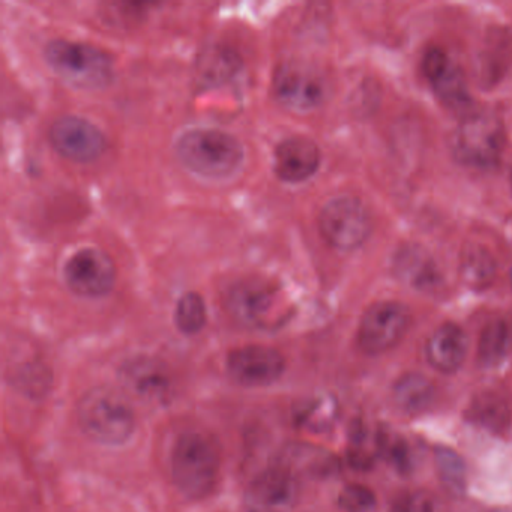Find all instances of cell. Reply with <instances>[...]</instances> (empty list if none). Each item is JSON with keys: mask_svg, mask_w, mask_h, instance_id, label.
Instances as JSON below:
<instances>
[{"mask_svg": "<svg viewBox=\"0 0 512 512\" xmlns=\"http://www.w3.org/2000/svg\"><path fill=\"white\" fill-rule=\"evenodd\" d=\"M172 479L182 496L202 500L211 496L220 478V449L214 437L202 431H187L172 452Z\"/></svg>", "mask_w": 512, "mask_h": 512, "instance_id": "obj_1", "label": "cell"}, {"mask_svg": "<svg viewBox=\"0 0 512 512\" xmlns=\"http://www.w3.org/2000/svg\"><path fill=\"white\" fill-rule=\"evenodd\" d=\"M77 419L83 433L101 445H122L136 430L130 398L109 386H97L83 395L77 406Z\"/></svg>", "mask_w": 512, "mask_h": 512, "instance_id": "obj_2", "label": "cell"}, {"mask_svg": "<svg viewBox=\"0 0 512 512\" xmlns=\"http://www.w3.org/2000/svg\"><path fill=\"white\" fill-rule=\"evenodd\" d=\"M176 155L196 175L220 179L239 169L244 160V148L232 134L214 128H194L179 137Z\"/></svg>", "mask_w": 512, "mask_h": 512, "instance_id": "obj_3", "label": "cell"}, {"mask_svg": "<svg viewBox=\"0 0 512 512\" xmlns=\"http://www.w3.org/2000/svg\"><path fill=\"white\" fill-rule=\"evenodd\" d=\"M44 56L62 79L79 88H103L113 77L112 56L92 44L56 38L47 43Z\"/></svg>", "mask_w": 512, "mask_h": 512, "instance_id": "obj_4", "label": "cell"}, {"mask_svg": "<svg viewBox=\"0 0 512 512\" xmlns=\"http://www.w3.org/2000/svg\"><path fill=\"white\" fill-rule=\"evenodd\" d=\"M452 154L464 166L491 169L497 166L505 148L502 122L490 113H472L455 130Z\"/></svg>", "mask_w": 512, "mask_h": 512, "instance_id": "obj_5", "label": "cell"}, {"mask_svg": "<svg viewBox=\"0 0 512 512\" xmlns=\"http://www.w3.org/2000/svg\"><path fill=\"white\" fill-rule=\"evenodd\" d=\"M319 229L325 241L337 250H355L370 236L373 223L367 206L352 196H340L323 206Z\"/></svg>", "mask_w": 512, "mask_h": 512, "instance_id": "obj_6", "label": "cell"}, {"mask_svg": "<svg viewBox=\"0 0 512 512\" xmlns=\"http://www.w3.org/2000/svg\"><path fill=\"white\" fill-rule=\"evenodd\" d=\"M412 322V314L400 302L385 301L371 305L358 326L356 343L368 356H379L400 344Z\"/></svg>", "mask_w": 512, "mask_h": 512, "instance_id": "obj_7", "label": "cell"}, {"mask_svg": "<svg viewBox=\"0 0 512 512\" xmlns=\"http://www.w3.org/2000/svg\"><path fill=\"white\" fill-rule=\"evenodd\" d=\"M281 301L277 281L265 277H248L230 287L226 296L227 311L242 325L265 328Z\"/></svg>", "mask_w": 512, "mask_h": 512, "instance_id": "obj_8", "label": "cell"}, {"mask_svg": "<svg viewBox=\"0 0 512 512\" xmlns=\"http://www.w3.org/2000/svg\"><path fill=\"white\" fill-rule=\"evenodd\" d=\"M299 496L298 476L277 463L248 484L244 508L247 512H290L298 505Z\"/></svg>", "mask_w": 512, "mask_h": 512, "instance_id": "obj_9", "label": "cell"}, {"mask_svg": "<svg viewBox=\"0 0 512 512\" xmlns=\"http://www.w3.org/2000/svg\"><path fill=\"white\" fill-rule=\"evenodd\" d=\"M49 140L59 155L76 163L97 160L107 148L103 131L88 119L74 115L61 116L53 121Z\"/></svg>", "mask_w": 512, "mask_h": 512, "instance_id": "obj_10", "label": "cell"}, {"mask_svg": "<svg viewBox=\"0 0 512 512\" xmlns=\"http://www.w3.org/2000/svg\"><path fill=\"white\" fill-rule=\"evenodd\" d=\"M64 278L71 292L86 298H98L112 290L116 266L112 257L98 248L77 250L64 266Z\"/></svg>", "mask_w": 512, "mask_h": 512, "instance_id": "obj_11", "label": "cell"}, {"mask_svg": "<svg viewBox=\"0 0 512 512\" xmlns=\"http://www.w3.org/2000/svg\"><path fill=\"white\" fill-rule=\"evenodd\" d=\"M272 89L275 100L290 110L316 109L326 95L325 82L319 73L308 65L293 61L278 65Z\"/></svg>", "mask_w": 512, "mask_h": 512, "instance_id": "obj_12", "label": "cell"}, {"mask_svg": "<svg viewBox=\"0 0 512 512\" xmlns=\"http://www.w3.org/2000/svg\"><path fill=\"white\" fill-rule=\"evenodd\" d=\"M226 368L230 379L238 385L263 388L283 376L286 361L274 347L250 344L232 350L227 356Z\"/></svg>", "mask_w": 512, "mask_h": 512, "instance_id": "obj_13", "label": "cell"}, {"mask_svg": "<svg viewBox=\"0 0 512 512\" xmlns=\"http://www.w3.org/2000/svg\"><path fill=\"white\" fill-rule=\"evenodd\" d=\"M119 380L124 391L142 403H167L173 391L166 365L148 356L125 362L119 370Z\"/></svg>", "mask_w": 512, "mask_h": 512, "instance_id": "obj_14", "label": "cell"}, {"mask_svg": "<svg viewBox=\"0 0 512 512\" xmlns=\"http://www.w3.org/2000/svg\"><path fill=\"white\" fill-rule=\"evenodd\" d=\"M320 166V149L305 136L281 140L274 151L275 175L284 182H302L314 175Z\"/></svg>", "mask_w": 512, "mask_h": 512, "instance_id": "obj_15", "label": "cell"}, {"mask_svg": "<svg viewBox=\"0 0 512 512\" xmlns=\"http://www.w3.org/2000/svg\"><path fill=\"white\" fill-rule=\"evenodd\" d=\"M469 350V338L455 323H443L428 338L425 356L428 364L443 374H452L463 367Z\"/></svg>", "mask_w": 512, "mask_h": 512, "instance_id": "obj_16", "label": "cell"}, {"mask_svg": "<svg viewBox=\"0 0 512 512\" xmlns=\"http://www.w3.org/2000/svg\"><path fill=\"white\" fill-rule=\"evenodd\" d=\"M512 353V319L497 316L488 320L479 334L476 361L481 368L499 367Z\"/></svg>", "mask_w": 512, "mask_h": 512, "instance_id": "obj_17", "label": "cell"}, {"mask_svg": "<svg viewBox=\"0 0 512 512\" xmlns=\"http://www.w3.org/2000/svg\"><path fill=\"white\" fill-rule=\"evenodd\" d=\"M436 386L421 373H406L392 386V401L406 415H421L433 406Z\"/></svg>", "mask_w": 512, "mask_h": 512, "instance_id": "obj_18", "label": "cell"}, {"mask_svg": "<svg viewBox=\"0 0 512 512\" xmlns=\"http://www.w3.org/2000/svg\"><path fill=\"white\" fill-rule=\"evenodd\" d=\"M467 419L494 434H502L511 427L512 410L508 401L496 392L482 391L470 400Z\"/></svg>", "mask_w": 512, "mask_h": 512, "instance_id": "obj_19", "label": "cell"}, {"mask_svg": "<svg viewBox=\"0 0 512 512\" xmlns=\"http://www.w3.org/2000/svg\"><path fill=\"white\" fill-rule=\"evenodd\" d=\"M278 464L289 469L298 478L299 476L323 478L331 475L337 467L331 454L313 446H296V448L287 449L281 455Z\"/></svg>", "mask_w": 512, "mask_h": 512, "instance_id": "obj_20", "label": "cell"}, {"mask_svg": "<svg viewBox=\"0 0 512 512\" xmlns=\"http://www.w3.org/2000/svg\"><path fill=\"white\" fill-rule=\"evenodd\" d=\"M238 55L226 47H212L197 64V77L203 86H215L229 80L239 70Z\"/></svg>", "mask_w": 512, "mask_h": 512, "instance_id": "obj_21", "label": "cell"}, {"mask_svg": "<svg viewBox=\"0 0 512 512\" xmlns=\"http://www.w3.org/2000/svg\"><path fill=\"white\" fill-rule=\"evenodd\" d=\"M434 466L443 488L455 497L466 493L467 469L463 458L454 449L439 446L434 451Z\"/></svg>", "mask_w": 512, "mask_h": 512, "instance_id": "obj_22", "label": "cell"}, {"mask_svg": "<svg viewBox=\"0 0 512 512\" xmlns=\"http://www.w3.org/2000/svg\"><path fill=\"white\" fill-rule=\"evenodd\" d=\"M461 277L469 286L485 287L496 277V262L485 248L470 245L461 254Z\"/></svg>", "mask_w": 512, "mask_h": 512, "instance_id": "obj_23", "label": "cell"}, {"mask_svg": "<svg viewBox=\"0 0 512 512\" xmlns=\"http://www.w3.org/2000/svg\"><path fill=\"white\" fill-rule=\"evenodd\" d=\"M436 89L437 97L443 104L454 112H464L469 109L472 98L467 89L466 80L457 65L452 64L436 82L431 83Z\"/></svg>", "mask_w": 512, "mask_h": 512, "instance_id": "obj_24", "label": "cell"}, {"mask_svg": "<svg viewBox=\"0 0 512 512\" xmlns=\"http://www.w3.org/2000/svg\"><path fill=\"white\" fill-rule=\"evenodd\" d=\"M398 274L415 287H430L437 281L436 269L425 253L415 248L404 251L397 260Z\"/></svg>", "mask_w": 512, "mask_h": 512, "instance_id": "obj_25", "label": "cell"}, {"mask_svg": "<svg viewBox=\"0 0 512 512\" xmlns=\"http://www.w3.org/2000/svg\"><path fill=\"white\" fill-rule=\"evenodd\" d=\"M175 323L182 334H199L206 325V304L197 292H187L179 298Z\"/></svg>", "mask_w": 512, "mask_h": 512, "instance_id": "obj_26", "label": "cell"}, {"mask_svg": "<svg viewBox=\"0 0 512 512\" xmlns=\"http://www.w3.org/2000/svg\"><path fill=\"white\" fill-rule=\"evenodd\" d=\"M11 379H13L14 386L23 394L32 398H40L49 391L52 374L49 373V368L46 365L29 362V364L22 365Z\"/></svg>", "mask_w": 512, "mask_h": 512, "instance_id": "obj_27", "label": "cell"}, {"mask_svg": "<svg viewBox=\"0 0 512 512\" xmlns=\"http://www.w3.org/2000/svg\"><path fill=\"white\" fill-rule=\"evenodd\" d=\"M338 506L343 512H376L377 496L370 487L349 484L338 494Z\"/></svg>", "mask_w": 512, "mask_h": 512, "instance_id": "obj_28", "label": "cell"}, {"mask_svg": "<svg viewBox=\"0 0 512 512\" xmlns=\"http://www.w3.org/2000/svg\"><path fill=\"white\" fill-rule=\"evenodd\" d=\"M451 65V59L446 55L445 50L436 49V47H434V49H430L425 53L424 62H422V70H424L425 77L433 83L436 82Z\"/></svg>", "mask_w": 512, "mask_h": 512, "instance_id": "obj_29", "label": "cell"}, {"mask_svg": "<svg viewBox=\"0 0 512 512\" xmlns=\"http://www.w3.org/2000/svg\"><path fill=\"white\" fill-rule=\"evenodd\" d=\"M383 451L388 454L389 461L394 464L398 472L406 473L410 469V452L406 442L400 437L392 440H385L382 446Z\"/></svg>", "mask_w": 512, "mask_h": 512, "instance_id": "obj_30", "label": "cell"}, {"mask_svg": "<svg viewBox=\"0 0 512 512\" xmlns=\"http://www.w3.org/2000/svg\"><path fill=\"white\" fill-rule=\"evenodd\" d=\"M394 512H434V502L427 493H415L401 499Z\"/></svg>", "mask_w": 512, "mask_h": 512, "instance_id": "obj_31", "label": "cell"}, {"mask_svg": "<svg viewBox=\"0 0 512 512\" xmlns=\"http://www.w3.org/2000/svg\"><path fill=\"white\" fill-rule=\"evenodd\" d=\"M490 512H512V511H508V509H493V511H490Z\"/></svg>", "mask_w": 512, "mask_h": 512, "instance_id": "obj_32", "label": "cell"}, {"mask_svg": "<svg viewBox=\"0 0 512 512\" xmlns=\"http://www.w3.org/2000/svg\"><path fill=\"white\" fill-rule=\"evenodd\" d=\"M511 281H512V272H511Z\"/></svg>", "mask_w": 512, "mask_h": 512, "instance_id": "obj_33", "label": "cell"}]
</instances>
